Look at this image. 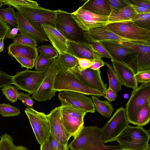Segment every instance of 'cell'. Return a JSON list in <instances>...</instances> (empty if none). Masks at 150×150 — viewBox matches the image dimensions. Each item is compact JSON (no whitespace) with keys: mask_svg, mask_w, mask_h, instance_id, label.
I'll use <instances>...</instances> for the list:
<instances>
[{"mask_svg":"<svg viewBox=\"0 0 150 150\" xmlns=\"http://www.w3.org/2000/svg\"><path fill=\"white\" fill-rule=\"evenodd\" d=\"M73 137L68 145L70 150H120L118 145L104 144L100 128L96 126H84Z\"/></svg>","mask_w":150,"mask_h":150,"instance_id":"1","label":"cell"},{"mask_svg":"<svg viewBox=\"0 0 150 150\" xmlns=\"http://www.w3.org/2000/svg\"><path fill=\"white\" fill-rule=\"evenodd\" d=\"M53 89L56 92L64 91L77 92L99 98L104 96L105 94L85 84L69 70H59L55 77Z\"/></svg>","mask_w":150,"mask_h":150,"instance_id":"2","label":"cell"},{"mask_svg":"<svg viewBox=\"0 0 150 150\" xmlns=\"http://www.w3.org/2000/svg\"><path fill=\"white\" fill-rule=\"evenodd\" d=\"M150 138V134L143 127L129 125L115 141L120 150H147Z\"/></svg>","mask_w":150,"mask_h":150,"instance_id":"3","label":"cell"},{"mask_svg":"<svg viewBox=\"0 0 150 150\" xmlns=\"http://www.w3.org/2000/svg\"><path fill=\"white\" fill-rule=\"evenodd\" d=\"M13 7L21 14L36 29L45 35L42 25L48 24L55 26L56 15L60 10H53L40 6L33 7L14 6Z\"/></svg>","mask_w":150,"mask_h":150,"instance_id":"4","label":"cell"},{"mask_svg":"<svg viewBox=\"0 0 150 150\" xmlns=\"http://www.w3.org/2000/svg\"><path fill=\"white\" fill-rule=\"evenodd\" d=\"M98 42L109 53L112 58L111 60L128 66L135 72L137 66V54L132 48L122 44L120 42L111 40Z\"/></svg>","mask_w":150,"mask_h":150,"instance_id":"5","label":"cell"},{"mask_svg":"<svg viewBox=\"0 0 150 150\" xmlns=\"http://www.w3.org/2000/svg\"><path fill=\"white\" fill-rule=\"evenodd\" d=\"M150 83L141 84L133 90L125 108L129 123L135 125L139 110L144 105L150 104Z\"/></svg>","mask_w":150,"mask_h":150,"instance_id":"6","label":"cell"},{"mask_svg":"<svg viewBox=\"0 0 150 150\" xmlns=\"http://www.w3.org/2000/svg\"><path fill=\"white\" fill-rule=\"evenodd\" d=\"M128 124L125 108L122 107L117 109L110 119L100 128L103 143L115 141Z\"/></svg>","mask_w":150,"mask_h":150,"instance_id":"7","label":"cell"},{"mask_svg":"<svg viewBox=\"0 0 150 150\" xmlns=\"http://www.w3.org/2000/svg\"><path fill=\"white\" fill-rule=\"evenodd\" d=\"M47 70L31 71L27 69L17 72L12 77V84L18 89L33 94L38 89L45 77Z\"/></svg>","mask_w":150,"mask_h":150,"instance_id":"8","label":"cell"},{"mask_svg":"<svg viewBox=\"0 0 150 150\" xmlns=\"http://www.w3.org/2000/svg\"><path fill=\"white\" fill-rule=\"evenodd\" d=\"M106 27L111 32L125 39L150 40V31L139 27L132 21L111 23Z\"/></svg>","mask_w":150,"mask_h":150,"instance_id":"9","label":"cell"},{"mask_svg":"<svg viewBox=\"0 0 150 150\" xmlns=\"http://www.w3.org/2000/svg\"><path fill=\"white\" fill-rule=\"evenodd\" d=\"M60 69L58 58L54 59L40 86L33 94L32 99L42 102L50 100L55 95L56 92L53 89V86L56 76Z\"/></svg>","mask_w":150,"mask_h":150,"instance_id":"10","label":"cell"},{"mask_svg":"<svg viewBox=\"0 0 150 150\" xmlns=\"http://www.w3.org/2000/svg\"><path fill=\"white\" fill-rule=\"evenodd\" d=\"M79 27L83 31L106 26L111 23L108 16L98 15L80 7L70 13Z\"/></svg>","mask_w":150,"mask_h":150,"instance_id":"11","label":"cell"},{"mask_svg":"<svg viewBox=\"0 0 150 150\" xmlns=\"http://www.w3.org/2000/svg\"><path fill=\"white\" fill-rule=\"evenodd\" d=\"M25 112L39 143L41 145L50 138V125L47 115L32 108H27Z\"/></svg>","mask_w":150,"mask_h":150,"instance_id":"12","label":"cell"},{"mask_svg":"<svg viewBox=\"0 0 150 150\" xmlns=\"http://www.w3.org/2000/svg\"><path fill=\"white\" fill-rule=\"evenodd\" d=\"M60 107L63 125L67 132L74 137L84 126V118L87 113L71 105Z\"/></svg>","mask_w":150,"mask_h":150,"instance_id":"13","label":"cell"},{"mask_svg":"<svg viewBox=\"0 0 150 150\" xmlns=\"http://www.w3.org/2000/svg\"><path fill=\"white\" fill-rule=\"evenodd\" d=\"M55 27L69 40L81 41L83 31L79 27L70 13L60 10L57 13ZM82 42V41H81Z\"/></svg>","mask_w":150,"mask_h":150,"instance_id":"14","label":"cell"},{"mask_svg":"<svg viewBox=\"0 0 150 150\" xmlns=\"http://www.w3.org/2000/svg\"><path fill=\"white\" fill-rule=\"evenodd\" d=\"M58 97L61 105H69L76 108L83 110L86 112L94 113L95 107L91 98L79 92L64 91L60 92Z\"/></svg>","mask_w":150,"mask_h":150,"instance_id":"15","label":"cell"},{"mask_svg":"<svg viewBox=\"0 0 150 150\" xmlns=\"http://www.w3.org/2000/svg\"><path fill=\"white\" fill-rule=\"evenodd\" d=\"M49 120L50 135L63 145L67 146L71 137L67 132L62 121L60 107H57L47 115Z\"/></svg>","mask_w":150,"mask_h":150,"instance_id":"16","label":"cell"},{"mask_svg":"<svg viewBox=\"0 0 150 150\" xmlns=\"http://www.w3.org/2000/svg\"><path fill=\"white\" fill-rule=\"evenodd\" d=\"M77 65L68 70L85 84L106 93L107 89V84L104 83L102 79L100 69L94 70L88 68L81 71L79 69Z\"/></svg>","mask_w":150,"mask_h":150,"instance_id":"17","label":"cell"},{"mask_svg":"<svg viewBox=\"0 0 150 150\" xmlns=\"http://www.w3.org/2000/svg\"><path fill=\"white\" fill-rule=\"evenodd\" d=\"M84 38L88 42L104 40H111L118 42L133 43H144L149 41H137L124 38L109 30L106 26L93 29L83 33Z\"/></svg>","mask_w":150,"mask_h":150,"instance_id":"18","label":"cell"},{"mask_svg":"<svg viewBox=\"0 0 150 150\" xmlns=\"http://www.w3.org/2000/svg\"><path fill=\"white\" fill-rule=\"evenodd\" d=\"M66 53L78 58L94 60L102 58L100 55L88 42L78 41L67 39Z\"/></svg>","mask_w":150,"mask_h":150,"instance_id":"19","label":"cell"},{"mask_svg":"<svg viewBox=\"0 0 150 150\" xmlns=\"http://www.w3.org/2000/svg\"><path fill=\"white\" fill-rule=\"evenodd\" d=\"M120 42L132 48L137 54V64L135 73L150 69V42L144 43Z\"/></svg>","mask_w":150,"mask_h":150,"instance_id":"20","label":"cell"},{"mask_svg":"<svg viewBox=\"0 0 150 150\" xmlns=\"http://www.w3.org/2000/svg\"><path fill=\"white\" fill-rule=\"evenodd\" d=\"M114 70L121 84L133 90L138 87L134 71L129 67L111 60Z\"/></svg>","mask_w":150,"mask_h":150,"instance_id":"21","label":"cell"},{"mask_svg":"<svg viewBox=\"0 0 150 150\" xmlns=\"http://www.w3.org/2000/svg\"><path fill=\"white\" fill-rule=\"evenodd\" d=\"M45 34L59 55L66 53L67 50L65 36L55 26L50 24L42 25Z\"/></svg>","mask_w":150,"mask_h":150,"instance_id":"22","label":"cell"},{"mask_svg":"<svg viewBox=\"0 0 150 150\" xmlns=\"http://www.w3.org/2000/svg\"><path fill=\"white\" fill-rule=\"evenodd\" d=\"M16 28L21 34L25 35L37 42L48 41L47 37L36 29L18 12H16Z\"/></svg>","mask_w":150,"mask_h":150,"instance_id":"23","label":"cell"},{"mask_svg":"<svg viewBox=\"0 0 150 150\" xmlns=\"http://www.w3.org/2000/svg\"><path fill=\"white\" fill-rule=\"evenodd\" d=\"M8 53L11 57H23L33 59L38 56L37 47L20 44L12 43L7 47Z\"/></svg>","mask_w":150,"mask_h":150,"instance_id":"24","label":"cell"},{"mask_svg":"<svg viewBox=\"0 0 150 150\" xmlns=\"http://www.w3.org/2000/svg\"><path fill=\"white\" fill-rule=\"evenodd\" d=\"M81 6L84 9L100 15L108 16L111 13L107 0H88Z\"/></svg>","mask_w":150,"mask_h":150,"instance_id":"25","label":"cell"},{"mask_svg":"<svg viewBox=\"0 0 150 150\" xmlns=\"http://www.w3.org/2000/svg\"><path fill=\"white\" fill-rule=\"evenodd\" d=\"M137 14L130 4L122 8L111 12L108 19L111 23L130 21Z\"/></svg>","mask_w":150,"mask_h":150,"instance_id":"26","label":"cell"},{"mask_svg":"<svg viewBox=\"0 0 150 150\" xmlns=\"http://www.w3.org/2000/svg\"><path fill=\"white\" fill-rule=\"evenodd\" d=\"M91 96L95 110L103 117L109 118L114 110L112 105L106 100H100L97 96Z\"/></svg>","mask_w":150,"mask_h":150,"instance_id":"27","label":"cell"},{"mask_svg":"<svg viewBox=\"0 0 150 150\" xmlns=\"http://www.w3.org/2000/svg\"><path fill=\"white\" fill-rule=\"evenodd\" d=\"M16 13L11 6L0 8V19L10 27H16Z\"/></svg>","mask_w":150,"mask_h":150,"instance_id":"28","label":"cell"},{"mask_svg":"<svg viewBox=\"0 0 150 150\" xmlns=\"http://www.w3.org/2000/svg\"><path fill=\"white\" fill-rule=\"evenodd\" d=\"M57 58L60 69L68 70L78 65L77 59L67 53L59 55Z\"/></svg>","mask_w":150,"mask_h":150,"instance_id":"29","label":"cell"},{"mask_svg":"<svg viewBox=\"0 0 150 150\" xmlns=\"http://www.w3.org/2000/svg\"><path fill=\"white\" fill-rule=\"evenodd\" d=\"M108 67L107 74L109 79V87L113 91L117 97L118 93L121 89L122 85L120 83L113 68L109 63L105 62Z\"/></svg>","mask_w":150,"mask_h":150,"instance_id":"30","label":"cell"},{"mask_svg":"<svg viewBox=\"0 0 150 150\" xmlns=\"http://www.w3.org/2000/svg\"><path fill=\"white\" fill-rule=\"evenodd\" d=\"M150 120V104H146L144 105L139 112L137 117L135 125L143 127L149 122Z\"/></svg>","mask_w":150,"mask_h":150,"instance_id":"31","label":"cell"},{"mask_svg":"<svg viewBox=\"0 0 150 150\" xmlns=\"http://www.w3.org/2000/svg\"><path fill=\"white\" fill-rule=\"evenodd\" d=\"M132 21L139 27L150 31V13L137 14Z\"/></svg>","mask_w":150,"mask_h":150,"instance_id":"32","label":"cell"},{"mask_svg":"<svg viewBox=\"0 0 150 150\" xmlns=\"http://www.w3.org/2000/svg\"><path fill=\"white\" fill-rule=\"evenodd\" d=\"M37 49L38 52L49 59H53L59 55L57 50L50 45L40 46L38 47Z\"/></svg>","mask_w":150,"mask_h":150,"instance_id":"33","label":"cell"},{"mask_svg":"<svg viewBox=\"0 0 150 150\" xmlns=\"http://www.w3.org/2000/svg\"><path fill=\"white\" fill-rule=\"evenodd\" d=\"M6 99L12 103L16 102L18 100L19 92L14 86L8 85L1 89Z\"/></svg>","mask_w":150,"mask_h":150,"instance_id":"34","label":"cell"},{"mask_svg":"<svg viewBox=\"0 0 150 150\" xmlns=\"http://www.w3.org/2000/svg\"><path fill=\"white\" fill-rule=\"evenodd\" d=\"M21 113L20 110L9 104H0V114L4 117L18 116Z\"/></svg>","mask_w":150,"mask_h":150,"instance_id":"35","label":"cell"},{"mask_svg":"<svg viewBox=\"0 0 150 150\" xmlns=\"http://www.w3.org/2000/svg\"><path fill=\"white\" fill-rule=\"evenodd\" d=\"M53 59H49L40 54L37 58L35 62V69L39 71L47 70L50 66Z\"/></svg>","mask_w":150,"mask_h":150,"instance_id":"36","label":"cell"},{"mask_svg":"<svg viewBox=\"0 0 150 150\" xmlns=\"http://www.w3.org/2000/svg\"><path fill=\"white\" fill-rule=\"evenodd\" d=\"M3 4L8 6H20L33 7L39 6L36 1L29 0H2Z\"/></svg>","mask_w":150,"mask_h":150,"instance_id":"37","label":"cell"},{"mask_svg":"<svg viewBox=\"0 0 150 150\" xmlns=\"http://www.w3.org/2000/svg\"><path fill=\"white\" fill-rule=\"evenodd\" d=\"M13 40V43L20 44L35 47H37L38 42L35 40L23 34L20 33Z\"/></svg>","mask_w":150,"mask_h":150,"instance_id":"38","label":"cell"},{"mask_svg":"<svg viewBox=\"0 0 150 150\" xmlns=\"http://www.w3.org/2000/svg\"><path fill=\"white\" fill-rule=\"evenodd\" d=\"M0 150H15V145L12 137L6 133L0 137Z\"/></svg>","mask_w":150,"mask_h":150,"instance_id":"39","label":"cell"},{"mask_svg":"<svg viewBox=\"0 0 150 150\" xmlns=\"http://www.w3.org/2000/svg\"><path fill=\"white\" fill-rule=\"evenodd\" d=\"M134 76L137 83L141 84L150 83V69L136 73Z\"/></svg>","mask_w":150,"mask_h":150,"instance_id":"40","label":"cell"},{"mask_svg":"<svg viewBox=\"0 0 150 150\" xmlns=\"http://www.w3.org/2000/svg\"><path fill=\"white\" fill-rule=\"evenodd\" d=\"M109 4L111 12L121 9L129 5L128 0H107Z\"/></svg>","mask_w":150,"mask_h":150,"instance_id":"41","label":"cell"},{"mask_svg":"<svg viewBox=\"0 0 150 150\" xmlns=\"http://www.w3.org/2000/svg\"><path fill=\"white\" fill-rule=\"evenodd\" d=\"M16 61L21 65V67H25L31 69L35 66V60L27 57H15Z\"/></svg>","mask_w":150,"mask_h":150,"instance_id":"42","label":"cell"},{"mask_svg":"<svg viewBox=\"0 0 150 150\" xmlns=\"http://www.w3.org/2000/svg\"><path fill=\"white\" fill-rule=\"evenodd\" d=\"M91 45L94 49L98 52L102 57L109 58L112 59V58L107 51L98 42H88Z\"/></svg>","mask_w":150,"mask_h":150,"instance_id":"43","label":"cell"},{"mask_svg":"<svg viewBox=\"0 0 150 150\" xmlns=\"http://www.w3.org/2000/svg\"><path fill=\"white\" fill-rule=\"evenodd\" d=\"M76 58L77 59L78 62V67L81 71L89 68L94 62V60L86 58Z\"/></svg>","mask_w":150,"mask_h":150,"instance_id":"44","label":"cell"},{"mask_svg":"<svg viewBox=\"0 0 150 150\" xmlns=\"http://www.w3.org/2000/svg\"><path fill=\"white\" fill-rule=\"evenodd\" d=\"M18 99L21 100L22 103L28 108H33L32 106L34 102L30 97L29 94H25L22 92H19Z\"/></svg>","mask_w":150,"mask_h":150,"instance_id":"45","label":"cell"},{"mask_svg":"<svg viewBox=\"0 0 150 150\" xmlns=\"http://www.w3.org/2000/svg\"><path fill=\"white\" fill-rule=\"evenodd\" d=\"M49 141L50 146L52 150H69L68 145L67 146L63 145L51 135Z\"/></svg>","mask_w":150,"mask_h":150,"instance_id":"46","label":"cell"},{"mask_svg":"<svg viewBox=\"0 0 150 150\" xmlns=\"http://www.w3.org/2000/svg\"><path fill=\"white\" fill-rule=\"evenodd\" d=\"M12 77L3 71H1L0 75V88L6 85L12 84Z\"/></svg>","mask_w":150,"mask_h":150,"instance_id":"47","label":"cell"},{"mask_svg":"<svg viewBox=\"0 0 150 150\" xmlns=\"http://www.w3.org/2000/svg\"><path fill=\"white\" fill-rule=\"evenodd\" d=\"M130 4L144 8L150 11V0H128Z\"/></svg>","mask_w":150,"mask_h":150,"instance_id":"48","label":"cell"},{"mask_svg":"<svg viewBox=\"0 0 150 150\" xmlns=\"http://www.w3.org/2000/svg\"><path fill=\"white\" fill-rule=\"evenodd\" d=\"M11 30V27L0 19V39L2 37L5 38L7 33Z\"/></svg>","mask_w":150,"mask_h":150,"instance_id":"49","label":"cell"},{"mask_svg":"<svg viewBox=\"0 0 150 150\" xmlns=\"http://www.w3.org/2000/svg\"><path fill=\"white\" fill-rule=\"evenodd\" d=\"M117 96L112 90L110 88L107 89L104 98L107 99L109 103L115 100Z\"/></svg>","mask_w":150,"mask_h":150,"instance_id":"50","label":"cell"},{"mask_svg":"<svg viewBox=\"0 0 150 150\" xmlns=\"http://www.w3.org/2000/svg\"><path fill=\"white\" fill-rule=\"evenodd\" d=\"M104 65L105 62L101 58L94 60V63L89 68L94 70H97Z\"/></svg>","mask_w":150,"mask_h":150,"instance_id":"51","label":"cell"},{"mask_svg":"<svg viewBox=\"0 0 150 150\" xmlns=\"http://www.w3.org/2000/svg\"><path fill=\"white\" fill-rule=\"evenodd\" d=\"M18 31V29L16 27H14L8 32L5 38L14 39L19 35Z\"/></svg>","mask_w":150,"mask_h":150,"instance_id":"52","label":"cell"},{"mask_svg":"<svg viewBox=\"0 0 150 150\" xmlns=\"http://www.w3.org/2000/svg\"><path fill=\"white\" fill-rule=\"evenodd\" d=\"M137 14L150 13L146 9L135 5L130 4Z\"/></svg>","mask_w":150,"mask_h":150,"instance_id":"53","label":"cell"},{"mask_svg":"<svg viewBox=\"0 0 150 150\" xmlns=\"http://www.w3.org/2000/svg\"><path fill=\"white\" fill-rule=\"evenodd\" d=\"M40 150H52L50 145L49 139L41 145Z\"/></svg>","mask_w":150,"mask_h":150,"instance_id":"54","label":"cell"},{"mask_svg":"<svg viewBox=\"0 0 150 150\" xmlns=\"http://www.w3.org/2000/svg\"><path fill=\"white\" fill-rule=\"evenodd\" d=\"M5 38L2 37L0 39V52L3 50L4 49V40Z\"/></svg>","mask_w":150,"mask_h":150,"instance_id":"55","label":"cell"},{"mask_svg":"<svg viewBox=\"0 0 150 150\" xmlns=\"http://www.w3.org/2000/svg\"><path fill=\"white\" fill-rule=\"evenodd\" d=\"M15 150H29L27 148L22 145L15 146Z\"/></svg>","mask_w":150,"mask_h":150,"instance_id":"56","label":"cell"},{"mask_svg":"<svg viewBox=\"0 0 150 150\" xmlns=\"http://www.w3.org/2000/svg\"><path fill=\"white\" fill-rule=\"evenodd\" d=\"M3 5V3L2 1L1 0H0V8H1Z\"/></svg>","mask_w":150,"mask_h":150,"instance_id":"57","label":"cell"},{"mask_svg":"<svg viewBox=\"0 0 150 150\" xmlns=\"http://www.w3.org/2000/svg\"><path fill=\"white\" fill-rule=\"evenodd\" d=\"M150 147H149V148H148V150H150Z\"/></svg>","mask_w":150,"mask_h":150,"instance_id":"58","label":"cell"},{"mask_svg":"<svg viewBox=\"0 0 150 150\" xmlns=\"http://www.w3.org/2000/svg\"><path fill=\"white\" fill-rule=\"evenodd\" d=\"M1 71L0 70V74H1Z\"/></svg>","mask_w":150,"mask_h":150,"instance_id":"59","label":"cell"}]
</instances>
